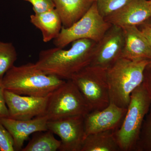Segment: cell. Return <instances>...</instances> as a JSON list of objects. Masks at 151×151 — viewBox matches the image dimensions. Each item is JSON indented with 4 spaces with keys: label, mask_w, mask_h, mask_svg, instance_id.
<instances>
[{
    "label": "cell",
    "mask_w": 151,
    "mask_h": 151,
    "mask_svg": "<svg viewBox=\"0 0 151 151\" xmlns=\"http://www.w3.org/2000/svg\"><path fill=\"white\" fill-rule=\"evenodd\" d=\"M84 116H70L47 122L48 130L60 139L59 151H81L85 138Z\"/></svg>",
    "instance_id": "obj_9"
},
{
    "label": "cell",
    "mask_w": 151,
    "mask_h": 151,
    "mask_svg": "<svg viewBox=\"0 0 151 151\" xmlns=\"http://www.w3.org/2000/svg\"><path fill=\"white\" fill-rule=\"evenodd\" d=\"M143 83L145 86L146 89L147 90L151 97V76L147 78L145 83L143 82Z\"/></svg>",
    "instance_id": "obj_26"
},
{
    "label": "cell",
    "mask_w": 151,
    "mask_h": 151,
    "mask_svg": "<svg viewBox=\"0 0 151 151\" xmlns=\"http://www.w3.org/2000/svg\"><path fill=\"white\" fill-rule=\"evenodd\" d=\"M49 130L35 132L21 151H56L59 150L61 141L57 139Z\"/></svg>",
    "instance_id": "obj_18"
},
{
    "label": "cell",
    "mask_w": 151,
    "mask_h": 151,
    "mask_svg": "<svg viewBox=\"0 0 151 151\" xmlns=\"http://www.w3.org/2000/svg\"><path fill=\"white\" fill-rule=\"evenodd\" d=\"M148 66H150V67H151V60H150V61H149V63Z\"/></svg>",
    "instance_id": "obj_28"
},
{
    "label": "cell",
    "mask_w": 151,
    "mask_h": 151,
    "mask_svg": "<svg viewBox=\"0 0 151 151\" xmlns=\"http://www.w3.org/2000/svg\"><path fill=\"white\" fill-rule=\"evenodd\" d=\"M127 110L110 103L103 110L90 111L84 116L85 137L90 134L119 129Z\"/></svg>",
    "instance_id": "obj_11"
},
{
    "label": "cell",
    "mask_w": 151,
    "mask_h": 151,
    "mask_svg": "<svg viewBox=\"0 0 151 151\" xmlns=\"http://www.w3.org/2000/svg\"><path fill=\"white\" fill-rule=\"evenodd\" d=\"M147 119L143 129L142 139L140 142H139L137 143V146L139 144H140L141 146L139 147H143L144 148L151 150V113Z\"/></svg>",
    "instance_id": "obj_23"
},
{
    "label": "cell",
    "mask_w": 151,
    "mask_h": 151,
    "mask_svg": "<svg viewBox=\"0 0 151 151\" xmlns=\"http://www.w3.org/2000/svg\"><path fill=\"white\" fill-rule=\"evenodd\" d=\"M97 42L91 40H78L67 50L56 47L42 50L35 64L46 74L63 80L72 76L91 64Z\"/></svg>",
    "instance_id": "obj_1"
},
{
    "label": "cell",
    "mask_w": 151,
    "mask_h": 151,
    "mask_svg": "<svg viewBox=\"0 0 151 151\" xmlns=\"http://www.w3.org/2000/svg\"><path fill=\"white\" fill-rule=\"evenodd\" d=\"M84 97L71 80L50 94L45 113L48 121L76 116H85L90 112Z\"/></svg>",
    "instance_id": "obj_6"
},
{
    "label": "cell",
    "mask_w": 151,
    "mask_h": 151,
    "mask_svg": "<svg viewBox=\"0 0 151 151\" xmlns=\"http://www.w3.org/2000/svg\"><path fill=\"white\" fill-rule=\"evenodd\" d=\"M4 95L8 108V118L19 120L44 116L49 97L19 95L6 90L4 91Z\"/></svg>",
    "instance_id": "obj_10"
},
{
    "label": "cell",
    "mask_w": 151,
    "mask_h": 151,
    "mask_svg": "<svg viewBox=\"0 0 151 151\" xmlns=\"http://www.w3.org/2000/svg\"><path fill=\"white\" fill-rule=\"evenodd\" d=\"M111 25L100 15L95 1L78 21L70 27H62L59 35L54 39L55 45L63 48L73 41L84 39L97 42Z\"/></svg>",
    "instance_id": "obj_7"
},
{
    "label": "cell",
    "mask_w": 151,
    "mask_h": 151,
    "mask_svg": "<svg viewBox=\"0 0 151 151\" xmlns=\"http://www.w3.org/2000/svg\"><path fill=\"white\" fill-rule=\"evenodd\" d=\"M151 18L149 0H131L118 11L104 18L112 25L123 28L142 24Z\"/></svg>",
    "instance_id": "obj_12"
},
{
    "label": "cell",
    "mask_w": 151,
    "mask_h": 151,
    "mask_svg": "<svg viewBox=\"0 0 151 151\" xmlns=\"http://www.w3.org/2000/svg\"><path fill=\"white\" fill-rule=\"evenodd\" d=\"M4 89L1 84V80H0V118H8V108L6 104Z\"/></svg>",
    "instance_id": "obj_24"
},
{
    "label": "cell",
    "mask_w": 151,
    "mask_h": 151,
    "mask_svg": "<svg viewBox=\"0 0 151 151\" xmlns=\"http://www.w3.org/2000/svg\"><path fill=\"white\" fill-rule=\"evenodd\" d=\"M125 43L122 57L133 60H151V47L147 39L136 26L123 27Z\"/></svg>",
    "instance_id": "obj_14"
},
{
    "label": "cell",
    "mask_w": 151,
    "mask_h": 151,
    "mask_svg": "<svg viewBox=\"0 0 151 151\" xmlns=\"http://www.w3.org/2000/svg\"><path fill=\"white\" fill-rule=\"evenodd\" d=\"M70 80L77 86L91 111L103 110L110 104L105 69L89 65Z\"/></svg>",
    "instance_id": "obj_5"
},
{
    "label": "cell",
    "mask_w": 151,
    "mask_h": 151,
    "mask_svg": "<svg viewBox=\"0 0 151 151\" xmlns=\"http://www.w3.org/2000/svg\"><path fill=\"white\" fill-rule=\"evenodd\" d=\"M149 3H150V4L151 6V0H149Z\"/></svg>",
    "instance_id": "obj_29"
},
{
    "label": "cell",
    "mask_w": 151,
    "mask_h": 151,
    "mask_svg": "<svg viewBox=\"0 0 151 151\" xmlns=\"http://www.w3.org/2000/svg\"><path fill=\"white\" fill-rule=\"evenodd\" d=\"M66 80L46 74L28 63L19 66L14 65L1 80L4 90L19 95L36 97L48 96Z\"/></svg>",
    "instance_id": "obj_2"
},
{
    "label": "cell",
    "mask_w": 151,
    "mask_h": 151,
    "mask_svg": "<svg viewBox=\"0 0 151 151\" xmlns=\"http://www.w3.org/2000/svg\"><path fill=\"white\" fill-rule=\"evenodd\" d=\"M30 3L35 13H40L55 9L52 0H24Z\"/></svg>",
    "instance_id": "obj_22"
},
{
    "label": "cell",
    "mask_w": 151,
    "mask_h": 151,
    "mask_svg": "<svg viewBox=\"0 0 151 151\" xmlns=\"http://www.w3.org/2000/svg\"><path fill=\"white\" fill-rule=\"evenodd\" d=\"M30 19L31 23L40 30L44 42L56 38L62 29V22L55 8L40 13H35L30 16Z\"/></svg>",
    "instance_id": "obj_16"
},
{
    "label": "cell",
    "mask_w": 151,
    "mask_h": 151,
    "mask_svg": "<svg viewBox=\"0 0 151 151\" xmlns=\"http://www.w3.org/2000/svg\"><path fill=\"white\" fill-rule=\"evenodd\" d=\"M114 130L90 134L84 139L81 151H121Z\"/></svg>",
    "instance_id": "obj_17"
},
{
    "label": "cell",
    "mask_w": 151,
    "mask_h": 151,
    "mask_svg": "<svg viewBox=\"0 0 151 151\" xmlns=\"http://www.w3.org/2000/svg\"><path fill=\"white\" fill-rule=\"evenodd\" d=\"M150 60L133 61L122 57L106 69L110 103L128 108L132 92L143 83Z\"/></svg>",
    "instance_id": "obj_3"
},
{
    "label": "cell",
    "mask_w": 151,
    "mask_h": 151,
    "mask_svg": "<svg viewBox=\"0 0 151 151\" xmlns=\"http://www.w3.org/2000/svg\"><path fill=\"white\" fill-rule=\"evenodd\" d=\"M17 59V53L14 45L0 41V80L14 65Z\"/></svg>",
    "instance_id": "obj_19"
},
{
    "label": "cell",
    "mask_w": 151,
    "mask_h": 151,
    "mask_svg": "<svg viewBox=\"0 0 151 151\" xmlns=\"http://www.w3.org/2000/svg\"><path fill=\"white\" fill-rule=\"evenodd\" d=\"M131 0H95L97 8L102 17H106L122 7Z\"/></svg>",
    "instance_id": "obj_20"
},
{
    "label": "cell",
    "mask_w": 151,
    "mask_h": 151,
    "mask_svg": "<svg viewBox=\"0 0 151 151\" xmlns=\"http://www.w3.org/2000/svg\"><path fill=\"white\" fill-rule=\"evenodd\" d=\"M59 14L63 27L74 24L89 10L95 0H52Z\"/></svg>",
    "instance_id": "obj_15"
},
{
    "label": "cell",
    "mask_w": 151,
    "mask_h": 151,
    "mask_svg": "<svg viewBox=\"0 0 151 151\" xmlns=\"http://www.w3.org/2000/svg\"><path fill=\"white\" fill-rule=\"evenodd\" d=\"M142 24L144 25L140 30L147 39L151 47V24L146 23H144Z\"/></svg>",
    "instance_id": "obj_25"
},
{
    "label": "cell",
    "mask_w": 151,
    "mask_h": 151,
    "mask_svg": "<svg viewBox=\"0 0 151 151\" xmlns=\"http://www.w3.org/2000/svg\"><path fill=\"white\" fill-rule=\"evenodd\" d=\"M151 97L143 83L132 92L123 122L115 131L121 151L135 150L145 116L150 107Z\"/></svg>",
    "instance_id": "obj_4"
},
{
    "label": "cell",
    "mask_w": 151,
    "mask_h": 151,
    "mask_svg": "<svg viewBox=\"0 0 151 151\" xmlns=\"http://www.w3.org/2000/svg\"><path fill=\"white\" fill-rule=\"evenodd\" d=\"M147 21H148L149 22H145V23H146L148 24H151V18L150 19H149Z\"/></svg>",
    "instance_id": "obj_27"
},
{
    "label": "cell",
    "mask_w": 151,
    "mask_h": 151,
    "mask_svg": "<svg viewBox=\"0 0 151 151\" xmlns=\"http://www.w3.org/2000/svg\"><path fill=\"white\" fill-rule=\"evenodd\" d=\"M48 119L45 116L28 120H19L9 118H0L2 124L12 136L15 151H21L24 144L34 133L48 130Z\"/></svg>",
    "instance_id": "obj_13"
},
{
    "label": "cell",
    "mask_w": 151,
    "mask_h": 151,
    "mask_svg": "<svg viewBox=\"0 0 151 151\" xmlns=\"http://www.w3.org/2000/svg\"><path fill=\"white\" fill-rule=\"evenodd\" d=\"M124 43L123 29L112 25L96 43L90 65L108 69L122 57Z\"/></svg>",
    "instance_id": "obj_8"
},
{
    "label": "cell",
    "mask_w": 151,
    "mask_h": 151,
    "mask_svg": "<svg viewBox=\"0 0 151 151\" xmlns=\"http://www.w3.org/2000/svg\"><path fill=\"white\" fill-rule=\"evenodd\" d=\"M0 151H15L14 141L10 132L0 123Z\"/></svg>",
    "instance_id": "obj_21"
}]
</instances>
